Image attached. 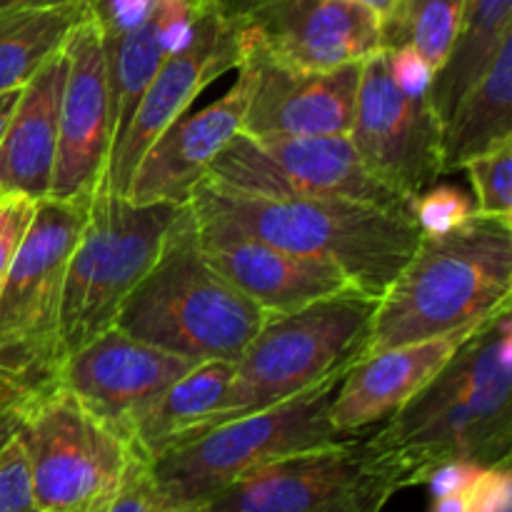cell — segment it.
Returning <instances> with one entry per match:
<instances>
[{"instance_id":"6da1fadb","label":"cell","mask_w":512,"mask_h":512,"mask_svg":"<svg viewBox=\"0 0 512 512\" xmlns=\"http://www.w3.org/2000/svg\"><path fill=\"white\" fill-rule=\"evenodd\" d=\"M408 488L450 460H512V308L485 320L440 373L370 435Z\"/></svg>"},{"instance_id":"7a4b0ae2","label":"cell","mask_w":512,"mask_h":512,"mask_svg":"<svg viewBox=\"0 0 512 512\" xmlns=\"http://www.w3.org/2000/svg\"><path fill=\"white\" fill-rule=\"evenodd\" d=\"M512 220L475 213L443 235H423L378 300L365 353L475 328L510 305Z\"/></svg>"},{"instance_id":"3957f363","label":"cell","mask_w":512,"mask_h":512,"mask_svg":"<svg viewBox=\"0 0 512 512\" xmlns=\"http://www.w3.org/2000/svg\"><path fill=\"white\" fill-rule=\"evenodd\" d=\"M190 205L210 210L265 243L325 263L355 290L383 298L420 243L410 213L353 200L265 198L203 178Z\"/></svg>"},{"instance_id":"277c9868","label":"cell","mask_w":512,"mask_h":512,"mask_svg":"<svg viewBox=\"0 0 512 512\" xmlns=\"http://www.w3.org/2000/svg\"><path fill=\"white\" fill-rule=\"evenodd\" d=\"M270 315L205 260L183 205L158 260L120 308L115 328L190 363L238 360Z\"/></svg>"},{"instance_id":"5b68a950","label":"cell","mask_w":512,"mask_h":512,"mask_svg":"<svg viewBox=\"0 0 512 512\" xmlns=\"http://www.w3.org/2000/svg\"><path fill=\"white\" fill-rule=\"evenodd\" d=\"M88 203L45 198L0 283V410L18 405L60 380V300L68 258L80 238Z\"/></svg>"},{"instance_id":"8992f818","label":"cell","mask_w":512,"mask_h":512,"mask_svg":"<svg viewBox=\"0 0 512 512\" xmlns=\"http://www.w3.org/2000/svg\"><path fill=\"white\" fill-rule=\"evenodd\" d=\"M378 300L348 288L290 313L270 315L235 360L215 428L348 370L365 355Z\"/></svg>"},{"instance_id":"52a82bcc","label":"cell","mask_w":512,"mask_h":512,"mask_svg":"<svg viewBox=\"0 0 512 512\" xmlns=\"http://www.w3.org/2000/svg\"><path fill=\"white\" fill-rule=\"evenodd\" d=\"M345 373L330 375L283 403L210 428L150 460L165 512L200 510L213 495L263 465L350 438L330 418Z\"/></svg>"},{"instance_id":"ba28073f","label":"cell","mask_w":512,"mask_h":512,"mask_svg":"<svg viewBox=\"0 0 512 512\" xmlns=\"http://www.w3.org/2000/svg\"><path fill=\"white\" fill-rule=\"evenodd\" d=\"M180 210L183 205L175 203H133L100 178L65 268L60 300L65 358L113 328L128 295L158 260Z\"/></svg>"},{"instance_id":"9c48e42d","label":"cell","mask_w":512,"mask_h":512,"mask_svg":"<svg viewBox=\"0 0 512 512\" xmlns=\"http://www.w3.org/2000/svg\"><path fill=\"white\" fill-rule=\"evenodd\" d=\"M40 512H108L130 445L63 385L13 410Z\"/></svg>"},{"instance_id":"30bf717a","label":"cell","mask_w":512,"mask_h":512,"mask_svg":"<svg viewBox=\"0 0 512 512\" xmlns=\"http://www.w3.org/2000/svg\"><path fill=\"white\" fill-rule=\"evenodd\" d=\"M408 488L400 465L370 438H350L263 465L198 512H383Z\"/></svg>"},{"instance_id":"8fae6325","label":"cell","mask_w":512,"mask_h":512,"mask_svg":"<svg viewBox=\"0 0 512 512\" xmlns=\"http://www.w3.org/2000/svg\"><path fill=\"white\" fill-rule=\"evenodd\" d=\"M205 178L265 198L353 200L408 213V203L365 168L348 135L253 138L238 133Z\"/></svg>"},{"instance_id":"7c38bea8","label":"cell","mask_w":512,"mask_h":512,"mask_svg":"<svg viewBox=\"0 0 512 512\" xmlns=\"http://www.w3.org/2000/svg\"><path fill=\"white\" fill-rule=\"evenodd\" d=\"M348 138L365 168L405 203L443 175V123L430 98H410L393 83L385 50L360 63Z\"/></svg>"},{"instance_id":"4fadbf2b","label":"cell","mask_w":512,"mask_h":512,"mask_svg":"<svg viewBox=\"0 0 512 512\" xmlns=\"http://www.w3.org/2000/svg\"><path fill=\"white\" fill-rule=\"evenodd\" d=\"M228 15L240 45L290 68L333 70L380 50L383 20L355 0H243Z\"/></svg>"},{"instance_id":"5bb4252c","label":"cell","mask_w":512,"mask_h":512,"mask_svg":"<svg viewBox=\"0 0 512 512\" xmlns=\"http://www.w3.org/2000/svg\"><path fill=\"white\" fill-rule=\"evenodd\" d=\"M240 40L233 18L215 0H205L200 10L193 43L180 53L168 55L158 73L150 80L133 120L123 138L113 145L105 165V175L115 193L125 195L135 165L140 163L153 140L173 120L188 113L193 100L213 80L228 70L238 68Z\"/></svg>"},{"instance_id":"9a60e30c","label":"cell","mask_w":512,"mask_h":512,"mask_svg":"<svg viewBox=\"0 0 512 512\" xmlns=\"http://www.w3.org/2000/svg\"><path fill=\"white\" fill-rule=\"evenodd\" d=\"M63 48L68 73L60 100L58 155L48 198L90 203L113 148L108 60L103 30L93 10L70 30Z\"/></svg>"},{"instance_id":"2e32d148","label":"cell","mask_w":512,"mask_h":512,"mask_svg":"<svg viewBox=\"0 0 512 512\" xmlns=\"http://www.w3.org/2000/svg\"><path fill=\"white\" fill-rule=\"evenodd\" d=\"M238 68L248 75V108L240 133L253 138L350 133L360 63L333 70H303L240 45Z\"/></svg>"},{"instance_id":"e0dca14e","label":"cell","mask_w":512,"mask_h":512,"mask_svg":"<svg viewBox=\"0 0 512 512\" xmlns=\"http://www.w3.org/2000/svg\"><path fill=\"white\" fill-rule=\"evenodd\" d=\"M193 365L113 325L65 358L58 383L128 443L140 415Z\"/></svg>"},{"instance_id":"ac0fdd59","label":"cell","mask_w":512,"mask_h":512,"mask_svg":"<svg viewBox=\"0 0 512 512\" xmlns=\"http://www.w3.org/2000/svg\"><path fill=\"white\" fill-rule=\"evenodd\" d=\"M190 205V203H188ZM205 260L268 315L298 310L353 285L335 268L265 243L210 210L190 205Z\"/></svg>"},{"instance_id":"d6986e66","label":"cell","mask_w":512,"mask_h":512,"mask_svg":"<svg viewBox=\"0 0 512 512\" xmlns=\"http://www.w3.org/2000/svg\"><path fill=\"white\" fill-rule=\"evenodd\" d=\"M245 108L248 75L238 68V80L223 98L195 113L188 110L153 140L135 165L125 198L140 205L188 203L220 150L243 130Z\"/></svg>"},{"instance_id":"ffe728a7","label":"cell","mask_w":512,"mask_h":512,"mask_svg":"<svg viewBox=\"0 0 512 512\" xmlns=\"http://www.w3.org/2000/svg\"><path fill=\"white\" fill-rule=\"evenodd\" d=\"M475 328L360 355L335 390L330 405L335 428L343 435H358L393 418L440 373Z\"/></svg>"},{"instance_id":"44dd1931","label":"cell","mask_w":512,"mask_h":512,"mask_svg":"<svg viewBox=\"0 0 512 512\" xmlns=\"http://www.w3.org/2000/svg\"><path fill=\"white\" fill-rule=\"evenodd\" d=\"M65 73L68 55L60 48L20 88L18 103L0 140V198L28 195L45 200L50 195Z\"/></svg>"},{"instance_id":"7402d4cb","label":"cell","mask_w":512,"mask_h":512,"mask_svg":"<svg viewBox=\"0 0 512 512\" xmlns=\"http://www.w3.org/2000/svg\"><path fill=\"white\" fill-rule=\"evenodd\" d=\"M233 360H205L168 385L133 425L128 445L148 460L215 428L233 380Z\"/></svg>"},{"instance_id":"603a6c76","label":"cell","mask_w":512,"mask_h":512,"mask_svg":"<svg viewBox=\"0 0 512 512\" xmlns=\"http://www.w3.org/2000/svg\"><path fill=\"white\" fill-rule=\"evenodd\" d=\"M505 143H512V35L445 123L443 175Z\"/></svg>"},{"instance_id":"cb8c5ba5","label":"cell","mask_w":512,"mask_h":512,"mask_svg":"<svg viewBox=\"0 0 512 512\" xmlns=\"http://www.w3.org/2000/svg\"><path fill=\"white\" fill-rule=\"evenodd\" d=\"M512 35V0H465L463 25L448 60L430 88V103L440 123H448L458 100L473 88Z\"/></svg>"},{"instance_id":"d4e9b609","label":"cell","mask_w":512,"mask_h":512,"mask_svg":"<svg viewBox=\"0 0 512 512\" xmlns=\"http://www.w3.org/2000/svg\"><path fill=\"white\" fill-rule=\"evenodd\" d=\"M90 13V0L0 13V93L20 90Z\"/></svg>"},{"instance_id":"484cf974","label":"cell","mask_w":512,"mask_h":512,"mask_svg":"<svg viewBox=\"0 0 512 512\" xmlns=\"http://www.w3.org/2000/svg\"><path fill=\"white\" fill-rule=\"evenodd\" d=\"M105 60H108L110 115H113V145L123 138L148 90L150 80L165 60L158 28L150 18L140 28L115 38H103ZM113 150V148H110Z\"/></svg>"},{"instance_id":"4316f807","label":"cell","mask_w":512,"mask_h":512,"mask_svg":"<svg viewBox=\"0 0 512 512\" xmlns=\"http://www.w3.org/2000/svg\"><path fill=\"white\" fill-rule=\"evenodd\" d=\"M463 13L465 0H398L383 18L380 50L413 45L438 75L458 40Z\"/></svg>"},{"instance_id":"83f0119b","label":"cell","mask_w":512,"mask_h":512,"mask_svg":"<svg viewBox=\"0 0 512 512\" xmlns=\"http://www.w3.org/2000/svg\"><path fill=\"white\" fill-rule=\"evenodd\" d=\"M408 213L418 225L420 235H443L468 223L478 213V205L460 185L433 183L408 200Z\"/></svg>"},{"instance_id":"f1b7e54d","label":"cell","mask_w":512,"mask_h":512,"mask_svg":"<svg viewBox=\"0 0 512 512\" xmlns=\"http://www.w3.org/2000/svg\"><path fill=\"white\" fill-rule=\"evenodd\" d=\"M463 168L475 188L480 213L512 220V143L475 155Z\"/></svg>"},{"instance_id":"f546056e","label":"cell","mask_w":512,"mask_h":512,"mask_svg":"<svg viewBox=\"0 0 512 512\" xmlns=\"http://www.w3.org/2000/svg\"><path fill=\"white\" fill-rule=\"evenodd\" d=\"M108 512H165L150 460L138 450L130 448L123 480H120V488Z\"/></svg>"},{"instance_id":"4dcf8cb0","label":"cell","mask_w":512,"mask_h":512,"mask_svg":"<svg viewBox=\"0 0 512 512\" xmlns=\"http://www.w3.org/2000/svg\"><path fill=\"white\" fill-rule=\"evenodd\" d=\"M0 512H40L18 435H13L0 450Z\"/></svg>"},{"instance_id":"1f68e13d","label":"cell","mask_w":512,"mask_h":512,"mask_svg":"<svg viewBox=\"0 0 512 512\" xmlns=\"http://www.w3.org/2000/svg\"><path fill=\"white\" fill-rule=\"evenodd\" d=\"M38 203L40 200L28 198V195L0 198V283L33 225Z\"/></svg>"},{"instance_id":"d6a6232c","label":"cell","mask_w":512,"mask_h":512,"mask_svg":"<svg viewBox=\"0 0 512 512\" xmlns=\"http://www.w3.org/2000/svg\"><path fill=\"white\" fill-rule=\"evenodd\" d=\"M385 60L393 83L410 98H428L435 80V68L413 48V45H398L385 48Z\"/></svg>"},{"instance_id":"836d02e7","label":"cell","mask_w":512,"mask_h":512,"mask_svg":"<svg viewBox=\"0 0 512 512\" xmlns=\"http://www.w3.org/2000/svg\"><path fill=\"white\" fill-rule=\"evenodd\" d=\"M158 3L160 0H90V10L103 30V38H115L148 23Z\"/></svg>"},{"instance_id":"e575fe53","label":"cell","mask_w":512,"mask_h":512,"mask_svg":"<svg viewBox=\"0 0 512 512\" xmlns=\"http://www.w3.org/2000/svg\"><path fill=\"white\" fill-rule=\"evenodd\" d=\"M473 512H512V460L483 468L470 488Z\"/></svg>"},{"instance_id":"d590c367","label":"cell","mask_w":512,"mask_h":512,"mask_svg":"<svg viewBox=\"0 0 512 512\" xmlns=\"http://www.w3.org/2000/svg\"><path fill=\"white\" fill-rule=\"evenodd\" d=\"M480 473H483V465L468 463V460H450V463H443L438 465V468L430 470V475L425 478L423 485H428L433 498L465 493V490L473 488V483L478 480Z\"/></svg>"},{"instance_id":"8d00e7d4","label":"cell","mask_w":512,"mask_h":512,"mask_svg":"<svg viewBox=\"0 0 512 512\" xmlns=\"http://www.w3.org/2000/svg\"><path fill=\"white\" fill-rule=\"evenodd\" d=\"M430 512H473V503H470V490L455 495H440L433 498V508Z\"/></svg>"},{"instance_id":"74e56055","label":"cell","mask_w":512,"mask_h":512,"mask_svg":"<svg viewBox=\"0 0 512 512\" xmlns=\"http://www.w3.org/2000/svg\"><path fill=\"white\" fill-rule=\"evenodd\" d=\"M20 90H8V93H0V140H3L5 125H8L10 115H13L15 103H18Z\"/></svg>"},{"instance_id":"f35d334b","label":"cell","mask_w":512,"mask_h":512,"mask_svg":"<svg viewBox=\"0 0 512 512\" xmlns=\"http://www.w3.org/2000/svg\"><path fill=\"white\" fill-rule=\"evenodd\" d=\"M60 3H73V0H0V13H3V10L43 8V5H60Z\"/></svg>"},{"instance_id":"ab89813d","label":"cell","mask_w":512,"mask_h":512,"mask_svg":"<svg viewBox=\"0 0 512 512\" xmlns=\"http://www.w3.org/2000/svg\"><path fill=\"white\" fill-rule=\"evenodd\" d=\"M355 3L365 5L368 10H373L375 15H378L380 20L388 18L390 13H393V8L398 5V0H355Z\"/></svg>"},{"instance_id":"60d3db41","label":"cell","mask_w":512,"mask_h":512,"mask_svg":"<svg viewBox=\"0 0 512 512\" xmlns=\"http://www.w3.org/2000/svg\"><path fill=\"white\" fill-rule=\"evenodd\" d=\"M15 435V418L13 413H5V410H0V450L5 448V443H8L10 438Z\"/></svg>"},{"instance_id":"b9f144b4","label":"cell","mask_w":512,"mask_h":512,"mask_svg":"<svg viewBox=\"0 0 512 512\" xmlns=\"http://www.w3.org/2000/svg\"><path fill=\"white\" fill-rule=\"evenodd\" d=\"M215 3H218L220 8H223L225 13H228V10H233L235 5H240V3H243V0H215Z\"/></svg>"},{"instance_id":"7bdbcfd3","label":"cell","mask_w":512,"mask_h":512,"mask_svg":"<svg viewBox=\"0 0 512 512\" xmlns=\"http://www.w3.org/2000/svg\"><path fill=\"white\" fill-rule=\"evenodd\" d=\"M180 512H198V510H180Z\"/></svg>"}]
</instances>
